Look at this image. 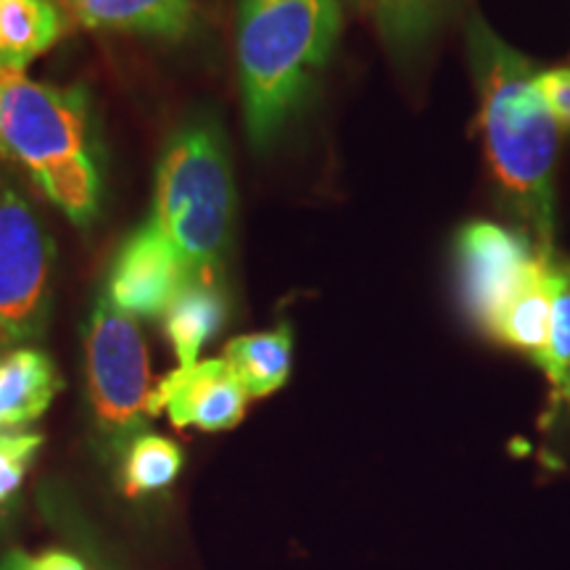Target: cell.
Here are the masks:
<instances>
[{"mask_svg":"<svg viewBox=\"0 0 570 570\" xmlns=\"http://www.w3.org/2000/svg\"><path fill=\"white\" fill-rule=\"evenodd\" d=\"M470 63L481 92L483 148L491 173L533 246L552 252L558 122L541 92V75L494 32L473 19Z\"/></svg>","mask_w":570,"mask_h":570,"instance_id":"cell-1","label":"cell"},{"mask_svg":"<svg viewBox=\"0 0 570 570\" xmlns=\"http://www.w3.org/2000/svg\"><path fill=\"white\" fill-rule=\"evenodd\" d=\"M341 35L338 0H238V77L254 148L304 109Z\"/></svg>","mask_w":570,"mask_h":570,"instance_id":"cell-2","label":"cell"},{"mask_svg":"<svg viewBox=\"0 0 570 570\" xmlns=\"http://www.w3.org/2000/svg\"><path fill=\"white\" fill-rule=\"evenodd\" d=\"M151 217L190 275L223 281L235 227V180L217 119H190L167 140L156 167Z\"/></svg>","mask_w":570,"mask_h":570,"instance_id":"cell-3","label":"cell"},{"mask_svg":"<svg viewBox=\"0 0 570 570\" xmlns=\"http://www.w3.org/2000/svg\"><path fill=\"white\" fill-rule=\"evenodd\" d=\"M0 156L21 164L38 188L63 169L98 161L88 90L32 82L24 71L0 77Z\"/></svg>","mask_w":570,"mask_h":570,"instance_id":"cell-4","label":"cell"},{"mask_svg":"<svg viewBox=\"0 0 570 570\" xmlns=\"http://www.w3.org/2000/svg\"><path fill=\"white\" fill-rule=\"evenodd\" d=\"M85 383L98 449L109 458L122 454L148 420L151 365L135 317L104 294L85 323Z\"/></svg>","mask_w":570,"mask_h":570,"instance_id":"cell-5","label":"cell"},{"mask_svg":"<svg viewBox=\"0 0 570 570\" xmlns=\"http://www.w3.org/2000/svg\"><path fill=\"white\" fill-rule=\"evenodd\" d=\"M56 240L19 185L0 175V352L40 338L51 317Z\"/></svg>","mask_w":570,"mask_h":570,"instance_id":"cell-6","label":"cell"},{"mask_svg":"<svg viewBox=\"0 0 570 570\" xmlns=\"http://www.w3.org/2000/svg\"><path fill=\"white\" fill-rule=\"evenodd\" d=\"M460 296L468 317L491 336L499 315L537 273L541 254L523 233L494 223H470L458 233Z\"/></svg>","mask_w":570,"mask_h":570,"instance_id":"cell-7","label":"cell"},{"mask_svg":"<svg viewBox=\"0 0 570 570\" xmlns=\"http://www.w3.org/2000/svg\"><path fill=\"white\" fill-rule=\"evenodd\" d=\"M190 277L173 240L148 217L114 254L104 296L135 320H159Z\"/></svg>","mask_w":570,"mask_h":570,"instance_id":"cell-8","label":"cell"},{"mask_svg":"<svg viewBox=\"0 0 570 570\" xmlns=\"http://www.w3.org/2000/svg\"><path fill=\"white\" fill-rule=\"evenodd\" d=\"M248 394L225 360H204L164 375L151 391L148 417L167 415L175 428L230 431L246 415Z\"/></svg>","mask_w":570,"mask_h":570,"instance_id":"cell-9","label":"cell"},{"mask_svg":"<svg viewBox=\"0 0 570 570\" xmlns=\"http://www.w3.org/2000/svg\"><path fill=\"white\" fill-rule=\"evenodd\" d=\"M61 375L42 348L0 352V431H21L46 415L61 391Z\"/></svg>","mask_w":570,"mask_h":570,"instance_id":"cell-10","label":"cell"},{"mask_svg":"<svg viewBox=\"0 0 570 570\" xmlns=\"http://www.w3.org/2000/svg\"><path fill=\"white\" fill-rule=\"evenodd\" d=\"M88 30L183 40L194 27L190 0H61Z\"/></svg>","mask_w":570,"mask_h":570,"instance_id":"cell-11","label":"cell"},{"mask_svg":"<svg viewBox=\"0 0 570 570\" xmlns=\"http://www.w3.org/2000/svg\"><path fill=\"white\" fill-rule=\"evenodd\" d=\"M227 320V296L223 281L190 277L164 312L161 325L177 367L196 365L202 348L223 331Z\"/></svg>","mask_w":570,"mask_h":570,"instance_id":"cell-12","label":"cell"},{"mask_svg":"<svg viewBox=\"0 0 570 570\" xmlns=\"http://www.w3.org/2000/svg\"><path fill=\"white\" fill-rule=\"evenodd\" d=\"M67 32L56 0H0V75L24 71Z\"/></svg>","mask_w":570,"mask_h":570,"instance_id":"cell-13","label":"cell"},{"mask_svg":"<svg viewBox=\"0 0 570 570\" xmlns=\"http://www.w3.org/2000/svg\"><path fill=\"white\" fill-rule=\"evenodd\" d=\"M550 259L552 254L541 256L537 273L520 288V294L504 306V312L499 315L494 331L489 336L502 346L512 348V352L525 354L537 365H541V360H544L552 327Z\"/></svg>","mask_w":570,"mask_h":570,"instance_id":"cell-14","label":"cell"},{"mask_svg":"<svg viewBox=\"0 0 570 570\" xmlns=\"http://www.w3.org/2000/svg\"><path fill=\"white\" fill-rule=\"evenodd\" d=\"M552 327L550 344H547L541 370H544L547 410L541 417L544 431H554L558 425H570V262L552 254Z\"/></svg>","mask_w":570,"mask_h":570,"instance_id":"cell-15","label":"cell"},{"mask_svg":"<svg viewBox=\"0 0 570 570\" xmlns=\"http://www.w3.org/2000/svg\"><path fill=\"white\" fill-rule=\"evenodd\" d=\"M225 362L230 365L248 399H262L283 389L294 365V333L288 325L275 331L238 336L225 346Z\"/></svg>","mask_w":570,"mask_h":570,"instance_id":"cell-16","label":"cell"},{"mask_svg":"<svg viewBox=\"0 0 570 570\" xmlns=\"http://www.w3.org/2000/svg\"><path fill=\"white\" fill-rule=\"evenodd\" d=\"M119 483L125 497L140 499L159 494L177 481L185 468V454L175 441L159 436V433L142 431L135 436L122 454H119Z\"/></svg>","mask_w":570,"mask_h":570,"instance_id":"cell-17","label":"cell"},{"mask_svg":"<svg viewBox=\"0 0 570 570\" xmlns=\"http://www.w3.org/2000/svg\"><path fill=\"white\" fill-rule=\"evenodd\" d=\"M42 446V433L0 431V510L9 508L24 487L27 473L35 465Z\"/></svg>","mask_w":570,"mask_h":570,"instance_id":"cell-18","label":"cell"},{"mask_svg":"<svg viewBox=\"0 0 570 570\" xmlns=\"http://www.w3.org/2000/svg\"><path fill=\"white\" fill-rule=\"evenodd\" d=\"M541 92H544V101L550 106L560 130L570 132V67L544 71L541 75Z\"/></svg>","mask_w":570,"mask_h":570,"instance_id":"cell-19","label":"cell"},{"mask_svg":"<svg viewBox=\"0 0 570 570\" xmlns=\"http://www.w3.org/2000/svg\"><path fill=\"white\" fill-rule=\"evenodd\" d=\"M27 570H88V568L67 552H46V554H38V558H30Z\"/></svg>","mask_w":570,"mask_h":570,"instance_id":"cell-20","label":"cell"},{"mask_svg":"<svg viewBox=\"0 0 570 570\" xmlns=\"http://www.w3.org/2000/svg\"><path fill=\"white\" fill-rule=\"evenodd\" d=\"M0 77H3V75H0Z\"/></svg>","mask_w":570,"mask_h":570,"instance_id":"cell-21","label":"cell"}]
</instances>
